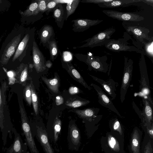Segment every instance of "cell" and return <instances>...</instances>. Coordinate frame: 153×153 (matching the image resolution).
Returning a JSON list of instances; mask_svg holds the SVG:
<instances>
[{"label":"cell","instance_id":"obj_50","mask_svg":"<svg viewBox=\"0 0 153 153\" xmlns=\"http://www.w3.org/2000/svg\"><path fill=\"white\" fill-rule=\"evenodd\" d=\"M89 153H91V152H89Z\"/></svg>","mask_w":153,"mask_h":153},{"label":"cell","instance_id":"obj_27","mask_svg":"<svg viewBox=\"0 0 153 153\" xmlns=\"http://www.w3.org/2000/svg\"><path fill=\"white\" fill-rule=\"evenodd\" d=\"M42 79L45 83L48 88L53 92L58 93L59 92V80L56 76L52 79H48L45 77H42Z\"/></svg>","mask_w":153,"mask_h":153},{"label":"cell","instance_id":"obj_25","mask_svg":"<svg viewBox=\"0 0 153 153\" xmlns=\"http://www.w3.org/2000/svg\"><path fill=\"white\" fill-rule=\"evenodd\" d=\"M16 73V82L25 85L28 76V65L21 64Z\"/></svg>","mask_w":153,"mask_h":153},{"label":"cell","instance_id":"obj_38","mask_svg":"<svg viewBox=\"0 0 153 153\" xmlns=\"http://www.w3.org/2000/svg\"><path fill=\"white\" fill-rule=\"evenodd\" d=\"M4 70L6 73L8 77L9 84L10 85L14 84L16 81L15 78L16 76V72L13 71H7L5 68L4 69Z\"/></svg>","mask_w":153,"mask_h":153},{"label":"cell","instance_id":"obj_46","mask_svg":"<svg viewBox=\"0 0 153 153\" xmlns=\"http://www.w3.org/2000/svg\"><path fill=\"white\" fill-rule=\"evenodd\" d=\"M64 102V99L61 96H58L56 98V103L57 105H59L63 103Z\"/></svg>","mask_w":153,"mask_h":153},{"label":"cell","instance_id":"obj_39","mask_svg":"<svg viewBox=\"0 0 153 153\" xmlns=\"http://www.w3.org/2000/svg\"><path fill=\"white\" fill-rule=\"evenodd\" d=\"M112 127L114 130L117 131L121 135H122V131L121 126L117 118H115L113 119Z\"/></svg>","mask_w":153,"mask_h":153},{"label":"cell","instance_id":"obj_6","mask_svg":"<svg viewBox=\"0 0 153 153\" xmlns=\"http://www.w3.org/2000/svg\"><path fill=\"white\" fill-rule=\"evenodd\" d=\"M124 38H119L117 39H109L104 45L105 47L110 51L114 52H119L121 51L135 52L137 53L143 54L145 55L144 53L134 46L128 45L129 43L128 39L125 35Z\"/></svg>","mask_w":153,"mask_h":153},{"label":"cell","instance_id":"obj_12","mask_svg":"<svg viewBox=\"0 0 153 153\" xmlns=\"http://www.w3.org/2000/svg\"><path fill=\"white\" fill-rule=\"evenodd\" d=\"M102 12L108 16L124 22H139L143 20L144 17L134 13L115 10H104Z\"/></svg>","mask_w":153,"mask_h":153},{"label":"cell","instance_id":"obj_34","mask_svg":"<svg viewBox=\"0 0 153 153\" xmlns=\"http://www.w3.org/2000/svg\"><path fill=\"white\" fill-rule=\"evenodd\" d=\"M48 43L50 58L53 61L56 59L58 55V49L57 43L55 40H51Z\"/></svg>","mask_w":153,"mask_h":153},{"label":"cell","instance_id":"obj_29","mask_svg":"<svg viewBox=\"0 0 153 153\" xmlns=\"http://www.w3.org/2000/svg\"><path fill=\"white\" fill-rule=\"evenodd\" d=\"M142 43L143 44V49L146 55L153 63V37H151L149 40H144Z\"/></svg>","mask_w":153,"mask_h":153},{"label":"cell","instance_id":"obj_10","mask_svg":"<svg viewBox=\"0 0 153 153\" xmlns=\"http://www.w3.org/2000/svg\"><path fill=\"white\" fill-rule=\"evenodd\" d=\"M67 137L69 149L78 151L81 144V134L79 128L73 121L69 123Z\"/></svg>","mask_w":153,"mask_h":153},{"label":"cell","instance_id":"obj_2","mask_svg":"<svg viewBox=\"0 0 153 153\" xmlns=\"http://www.w3.org/2000/svg\"><path fill=\"white\" fill-rule=\"evenodd\" d=\"M7 88L6 83L4 82L1 88L0 86V130L2 132V140L4 146L7 143V137L12 138L13 129L10 123L7 122L4 114V109L5 105V92Z\"/></svg>","mask_w":153,"mask_h":153},{"label":"cell","instance_id":"obj_19","mask_svg":"<svg viewBox=\"0 0 153 153\" xmlns=\"http://www.w3.org/2000/svg\"><path fill=\"white\" fill-rule=\"evenodd\" d=\"M142 98L143 104L142 111L144 120V126H150L153 123V107L147 99L144 97Z\"/></svg>","mask_w":153,"mask_h":153},{"label":"cell","instance_id":"obj_28","mask_svg":"<svg viewBox=\"0 0 153 153\" xmlns=\"http://www.w3.org/2000/svg\"><path fill=\"white\" fill-rule=\"evenodd\" d=\"M38 0L32 3L24 11L20 12L23 17H28L37 15L39 13L38 11Z\"/></svg>","mask_w":153,"mask_h":153},{"label":"cell","instance_id":"obj_14","mask_svg":"<svg viewBox=\"0 0 153 153\" xmlns=\"http://www.w3.org/2000/svg\"><path fill=\"white\" fill-rule=\"evenodd\" d=\"M90 75L94 81L101 85L103 91L109 96L111 100L115 99L117 95L116 88L119 85L117 82L111 78L105 81L93 75Z\"/></svg>","mask_w":153,"mask_h":153},{"label":"cell","instance_id":"obj_31","mask_svg":"<svg viewBox=\"0 0 153 153\" xmlns=\"http://www.w3.org/2000/svg\"><path fill=\"white\" fill-rule=\"evenodd\" d=\"M32 95V102L34 111L36 115L38 113V100L33 81H31L30 84Z\"/></svg>","mask_w":153,"mask_h":153},{"label":"cell","instance_id":"obj_47","mask_svg":"<svg viewBox=\"0 0 153 153\" xmlns=\"http://www.w3.org/2000/svg\"><path fill=\"white\" fill-rule=\"evenodd\" d=\"M148 132L150 136L152 138L153 137V123H152L151 126H146Z\"/></svg>","mask_w":153,"mask_h":153},{"label":"cell","instance_id":"obj_32","mask_svg":"<svg viewBox=\"0 0 153 153\" xmlns=\"http://www.w3.org/2000/svg\"><path fill=\"white\" fill-rule=\"evenodd\" d=\"M80 1L79 0H69L67 3L66 7L67 13L66 20L70 15L74 12Z\"/></svg>","mask_w":153,"mask_h":153},{"label":"cell","instance_id":"obj_40","mask_svg":"<svg viewBox=\"0 0 153 153\" xmlns=\"http://www.w3.org/2000/svg\"><path fill=\"white\" fill-rule=\"evenodd\" d=\"M58 4L56 0H49L47 5L46 12H49Z\"/></svg>","mask_w":153,"mask_h":153},{"label":"cell","instance_id":"obj_41","mask_svg":"<svg viewBox=\"0 0 153 153\" xmlns=\"http://www.w3.org/2000/svg\"><path fill=\"white\" fill-rule=\"evenodd\" d=\"M113 0H84L81 1L83 3H93L98 4L103 3L106 2H108L112 1Z\"/></svg>","mask_w":153,"mask_h":153},{"label":"cell","instance_id":"obj_5","mask_svg":"<svg viewBox=\"0 0 153 153\" xmlns=\"http://www.w3.org/2000/svg\"><path fill=\"white\" fill-rule=\"evenodd\" d=\"M23 35L22 33H17L12 36L9 41L2 48L0 53V62L3 65H6L12 56L15 53L17 48L21 41Z\"/></svg>","mask_w":153,"mask_h":153},{"label":"cell","instance_id":"obj_8","mask_svg":"<svg viewBox=\"0 0 153 153\" xmlns=\"http://www.w3.org/2000/svg\"><path fill=\"white\" fill-rule=\"evenodd\" d=\"M133 61L131 59L124 56V68L120 89V99L123 103L125 99L132 77Z\"/></svg>","mask_w":153,"mask_h":153},{"label":"cell","instance_id":"obj_44","mask_svg":"<svg viewBox=\"0 0 153 153\" xmlns=\"http://www.w3.org/2000/svg\"><path fill=\"white\" fill-rule=\"evenodd\" d=\"M69 92L71 95H74L79 92V89L78 88L75 86H72L69 89Z\"/></svg>","mask_w":153,"mask_h":153},{"label":"cell","instance_id":"obj_26","mask_svg":"<svg viewBox=\"0 0 153 153\" xmlns=\"http://www.w3.org/2000/svg\"><path fill=\"white\" fill-rule=\"evenodd\" d=\"M66 63L67 65L68 71L70 75L72 76L76 80L83 85L85 88L89 90H91V88L88 85L79 72L72 65H69L67 62H66Z\"/></svg>","mask_w":153,"mask_h":153},{"label":"cell","instance_id":"obj_4","mask_svg":"<svg viewBox=\"0 0 153 153\" xmlns=\"http://www.w3.org/2000/svg\"><path fill=\"white\" fill-rule=\"evenodd\" d=\"M19 111L21 114V127L25 137V142L31 153H39L32 135L31 128L23 103L19 101Z\"/></svg>","mask_w":153,"mask_h":153},{"label":"cell","instance_id":"obj_48","mask_svg":"<svg viewBox=\"0 0 153 153\" xmlns=\"http://www.w3.org/2000/svg\"><path fill=\"white\" fill-rule=\"evenodd\" d=\"M142 1L153 7V0H142Z\"/></svg>","mask_w":153,"mask_h":153},{"label":"cell","instance_id":"obj_23","mask_svg":"<svg viewBox=\"0 0 153 153\" xmlns=\"http://www.w3.org/2000/svg\"><path fill=\"white\" fill-rule=\"evenodd\" d=\"M53 15L58 26L62 28L65 19H66L63 7L61 4H58L53 9Z\"/></svg>","mask_w":153,"mask_h":153},{"label":"cell","instance_id":"obj_1","mask_svg":"<svg viewBox=\"0 0 153 153\" xmlns=\"http://www.w3.org/2000/svg\"><path fill=\"white\" fill-rule=\"evenodd\" d=\"M137 22H123L122 25L128 35V38L131 40L135 47L143 51L145 54L142 42L144 40L150 39L151 37H149L148 35L150 31L149 29L140 26Z\"/></svg>","mask_w":153,"mask_h":153},{"label":"cell","instance_id":"obj_20","mask_svg":"<svg viewBox=\"0 0 153 153\" xmlns=\"http://www.w3.org/2000/svg\"><path fill=\"white\" fill-rule=\"evenodd\" d=\"M33 36L32 34L31 35L30 32L25 34L19 44L14 53L12 58L13 62L19 58L24 51L27 50Z\"/></svg>","mask_w":153,"mask_h":153},{"label":"cell","instance_id":"obj_21","mask_svg":"<svg viewBox=\"0 0 153 153\" xmlns=\"http://www.w3.org/2000/svg\"><path fill=\"white\" fill-rule=\"evenodd\" d=\"M100 109L98 108H88L82 110H76L74 111L81 118L86 121L91 122L97 116Z\"/></svg>","mask_w":153,"mask_h":153},{"label":"cell","instance_id":"obj_49","mask_svg":"<svg viewBox=\"0 0 153 153\" xmlns=\"http://www.w3.org/2000/svg\"><path fill=\"white\" fill-rule=\"evenodd\" d=\"M52 65V63L49 60H48L47 61V62H46V63H45L46 67H47V68H50L51 67Z\"/></svg>","mask_w":153,"mask_h":153},{"label":"cell","instance_id":"obj_15","mask_svg":"<svg viewBox=\"0 0 153 153\" xmlns=\"http://www.w3.org/2000/svg\"><path fill=\"white\" fill-rule=\"evenodd\" d=\"M14 134L13 142L8 148L7 153H29L27 150V146L26 143H24L19 133L15 129L13 128L12 130Z\"/></svg>","mask_w":153,"mask_h":153},{"label":"cell","instance_id":"obj_9","mask_svg":"<svg viewBox=\"0 0 153 153\" xmlns=\"http://www.w3.org/2000/svg\"><path fill=\"white\" fill-rule=\"evenodd\" d=\"M32 135L36 138L45 153H55L50 143L46 128L43 125H36L30 126Z\"/></svg>","mask_w":153,"mask_h":153},{"label":"cell","instance_id":"obj_36","mask_svg":"<svg viewBox=\"0 0 153 153\" xmlns=\"http://www.w3.org/2000/svg\"><path fill=\"white\" fill-rule=\"evenodd\" d=\"M24 97L30 105L32 103V95L30 84L25 85L23 91Z\"/></svg>","mask_w":153,"mask_h":153},{"label":"cell","instance_id":"obj_35","mask_svg":"<svg viewBox=\"0 0 153 153\" xmlns=\"http://www.w3.org/2000/svg\"><path fill=\"white\" fill-rule=\"evenodd\" d=\"M108 144L113 151L118 152L120 150L119 143L117 140L111 135H109L108 138Z\"/></svg>","mask_w":153,"mask_h":153},{"label":"cell","instance_id":"obj_33","mask_svg":"<svg viewBox=\"0 0 153 153\" xmlns=\"http://www.w3.org/2000/svg\"><path fill=\"white\" fill-rule=\"evenodd\" d=\"M90 102V101L85 100L69 99L67 101L65 104L72 108H77L86 105Z\"/></svg>","mask_w":153,"mask_h":153},{"label":"cell","instance_id":"obj_22","mask_svg":"<svg viewBox=\"0 0 153 153\" xmlns=\"http://www.w3.org/2000/svg\"><path fill=\"white\" fill-rule=\"evenodd\" d=\"M142 0H113L108 2L98 4V6L102 8H115L125 7L132 3L142 1Z\"/></svg>","mask_w":153,"mask_h":153},{"label":"cell","instance_id":"obj_42","mask_svg":"<svg viewBox=\"0 0 153 153\" xmlns=\"http://www.w3.org/2000/svg\"><path fill=\"white\" fill-rule=\"evenodd\" d=\"M132 107L134 109L135 111L136 112L138 115L139 117L141 118V120H142L143 122L144 123V126L145 124L144 120L143 117V115L142 111H141L137 105L135 104V103L134 101H133L132 103Z\"/></svg>","mask_w":153,"mask_h":153},{"label":"cell","instance_id":"obj_43","mask_svg":"<svg viewBox=\"0 0 153 153\" xmlns=\"http://www.w3.org/2000/svg\"><path fill=\"white\" fill-rule=\"evenodd\" d=\"M63 58L64 61L66 62H69L72 59V55L69 52L65 51L63 52Z\"/></svg>","mask_w":153,"mask_h":153},{"label":"cell","instance_id":"obj_18","mask_svg":"<svg viewBox=\"0 0 153 153\" xmlns=\"http://www.w3.org/2000/svg\"><path fill=\"white\" fill-rule=\"evenodd\" d=\"M61 129V121L59 118L56 117L50 127L46 128L49 139L56 144L59 138Z\"/></svg>","mask_w":153,"mask_h":153},{"label":"cell","instance_id":"obj_30","mask_svg":"<svg viewBox=\"0 0 153 153\" xmlns=\"http://www.w3.org/2000/svg\"><path fill=\"white\" fill-rule=\"evenodd\" d=\"M140 142L139 134L137 128H135L131 138V149L133 153H140Z\"/></svg>","mask_w":153,"mask_h":153},{"label":"cell","instance_id":"obj_3","mask_svg":"<svg viewBox=\"0 0 153 153\" xmlns=\"http://www.w3.org/2000/svg\"><path fill=\"white\" fill-rule=\"evenodd\" d=\"M141 56L139 62V66L140 75L139 94L142 97L147 99L152 106H153V102L151 95L150 87L147 71L146 63L143 54Z\"/></svg>","mask_w":153,"mask_h":153},{"label":"cell","instance_id":"obj_16","mask_svg":"<svg viewBox=\"0 0 153 153\" xmlns=\"http://www.w3.org/2000/svg\"><path fill=\"white\" fill-rule=\"evenodd\" d=\"M32 53L33 65L36 70L38 73L43 71L46 68L45 60L35 41L32 45Z\"/></svg>","mask_w":153,"mask_h":153},{"label":"cell","instance_id":"obj_45","mask_svg":"<svg viewBox=\"0 0 153 153\" xmlns=\"http://www.w3.org/2000/svg\"><path fill=\"white\" fill-rule=\"evenodd\" d=\"M152 149L150 141H149L145 146L144 153H152Z\"/></svg>","mask_w":153,"mask_h":153},{"label":"cell","instance_id":"obj_37","mask_svg":"<svg viewBox=\"0 0 153 153\" xmlns=\"http://www.w3.org/2000/svg\"><path fill=\"white\" fill-rule=\"evenodd\" d=\"M49 0H38V11L39 13L45 12L47 5Z\"/></svg>","mask_w":153,"mask_h":153},{"label":"cell","instance_id":"obj_24","mask_svg":"<svg viewBox=\"0 0 153 153\" xmlns=\"http://www.w3.org/2000/svg\"><path fill=\"white\" fill-rule=\"evenodd\" d=\"M54 31L52 27L46 25L44 26L40 30L39 38L41 42L43 44L48 43L51 37L54 35Z\"/></svg>","mask_w":153,"mask_h":153},{"label":"cell","instance_id":"obj_11","mask_svg":"<svg viewBox=\"0 0 153 153\" xmlns=\"http://www.w3.org/2000/svg\"><path fill=\"white\" fill-rule=\"evenodd\" d=\"M107 59L106 56L101 57L94 56L93 53L89 52L87 53L86 63L91 70L106 73L108 71L109 67L107 62Z\"/></svg>","mask_w":153,"mask_h":153},{"label":"cell","instance_id":"obj_17","mask_svg":"<svg viewBox=\"0 0 153 153\" xmlns=\"http://www.w3.org/2000/svg\"><path fill=\"white\" fill-rule=\"evenodd\" d=\"M102 20H92L88 19H77L73 20V30L76 32H81L88 29L90 27L97 25L102 22Z\"/></svg>","mask_w":153,"mask_h":153},{"label":"cell","instance_id":"obj_7","mask_svg":"<svg viewBox=\"0 0 153 153\" xmlns=\"http://www.w3.org/2000/svg\"><path fill=\"white\" fill-rule=\"evenodd\" d=\"M115 31V28L112 26L100 31L92 37L86 40L85 42L86 43L79 48L89 47L92 48L104 45L111 39Z\"/></svg>","mask_w":153,"mask_h":153},{"label":"cell","instance_id":"obj_13","mask_svg":"<svg viewBox=\"0 0 153 153\" xmlns=\"http://www.w3.org/2000/svg\"><path fill=\"white\" fill-rule=\"evenodd\" d=\"M91 85L93 86L97 91L98 101L100 105L114 112L120 117H123L115 108L111 98L100 86L92 83L91 84Z\"/></svg>","mask_w":153,"mask_h":153}]
</instances>
